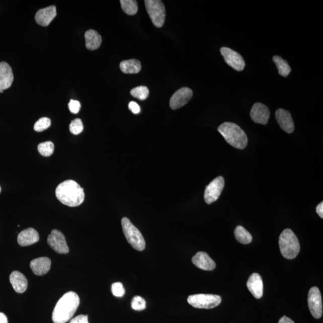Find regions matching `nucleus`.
I'll list each match as a JSON object with an SVG mask.
<instances>
[{"label": "nucleus", "mask_w": 323, "mask_h": 323, "mask_svg": "<svg viewBox=\"0 0 323 323\" xmlns=\"http://www.w3.org/2000/svg\"><path fill=\"white\" fill-rule=\"evenodd\" d=\"M120 68L125 74H137L141 70V62L137 59L126 60L120 63Z\"/></svg>", "instance_id": "5701e85b"}, {"label": "nucleus", "mask_w": 323, "mask_h": 323, "mask_svg": "<svg viewBox=\"0 0 323 323\" xmlns=\"http://www.w3.org/2000/svg\"><path fill=\"white\" fill-rule=\"evenodd\" d=\"M3 92H4V91H3L2 90H0V93L2 94V93H3Z\"/></svg>", "instance_id": "58836bf2"}, {"label": "nucleus", "mask_w": 323, "mask_h": 323, "mask_svg": "<svg viewBox=\"0 0 323 323\" xmlns=\"http://www.w3.org/2000/svg\"><path fill=\"white\" fill-rule=\"evenodd\" d=\"M281 255L287 259H294L300 252V244L295 234L290 229H285L279 237Z\"/></svg>", "instance_id": "20e7f679"}, {"label": "nucleus", "mask_w": 323, "mask_h": 323, "mask_svg": "<svg viewBox=\"0 0 323 323\" xmlns=\"http://www.w3.org/2000/svg\"><path fill=\"white\" fill-rule=\"evenodd\" d=\"M69 323H89L88 315H80L71 319Z\"/></svg>", "instance_id": "72a5a7b5"}, {"label": "nucleus", "mask_w": 323, "mask_h": 323, "mask_svg": "<svg viewBox=\"0 0 323 323\" xmlns=\"http://www.w3.org/2000/svg\"><path fill=\"white\" fill-rule=\"evenodd\" d=\"M218 131L227 143L237 149H245L248 143L246 132L235 123L224 122L218 128Z\"/></svg>", "instance_id": "7ed1b4c3"}, {"label": "nucleus", "mask_w": 323, "mask_h": 323, "mask_svg": "<svg viewBox=\"0 0 323 323\" xmlns=\"http://www.w3.org/2000/svg\"><path fill=\"white\" fill-rule=\"evenodd\" d=\"M131 306L135 311H142L146 308V302L141 296H136L132 300Z\"/></svg>", "instance_id": "7c9ffc66"}, {"label": "nucleus", "mask_w": 323, "mask_h": 323, "mask_svg": "<svg viewBox=\"0 0 323 323\" xmlns=\"http://www.w3.org/2000/svg\"><path fill=\"white\" fill-rule=\"evenodd\" d=\"M54 144L51 141L42 142L38 145V151L43 156H51L54 151Z\"/></svg>", "instance_id": "bb28decb"}, {"label": "nucleus", "mask_w": 323, "mask_h": 323, "mask_svg": "<svg viewBox=\"0 0 323 323\" xmlns=\"http://www.w3.org/2000/svg\"><path fill=\"white\" fill-rule=\"evenodd\" d=\"M193 96V91L188 88H182L176 92L171 98L170 106L173 110H177L186 105Z\"/></svg>", "instance_id": "f8f14e48"}, {"label": "nucleus", "mask_w": 323, "mask_h": 323, "mask_svg": "<svg viewBox=\"0 0 323 323\" xmlns=\"http://www.w3.org/2000/svg\"><path fill=\"white\" fill-rule=\"evenodd\" d=\"M275 118L282 129L288 134H291L294 130L292 117L289 111L279 109L275 112Z\"/></svg>", "instance_id": "4468645a"}, {"label": "nucleus", "mask_w": 323, "mask_h": 323, "mask_svg": "<svg viewBox=\"0 0 323 323\" xmlns=\"http://www.w3.org/2000/svg\"><path fill=\"white\" fill-rule=\"evenodd\" d=\"M188 302L196 308L212 309L220 305L221 298L215 294H197L189 296Z\"/></svg>", "instance_id": "0eeeda50"}, {"label": "nucleus", "mask_w": 323, "mask_h": 323, "mask_svg": "<svg viewBox=\"0 0 323 323\" xmlns=\"http://www.w3.org/2000/svg\"><path fill=\"white\" fill-rule=\"evenodd\" d=\"M51 125V120L48 118H40L35 123L34 129L36 132H42Z\"/></svg>", "instance_id": "c85d7f7f"}, {"label": "nucleus", "mask_w": 323, "mask_h": 323, "mask_svg": "<svg viewBox=\"0 0 323 323\" xmlns=\"http://www.w3.org/2000/svg\"><path fill=\"white\" fill-rule=\"evenodd\" d=\"M69 110L72 113L77 114L80 110V103L77 100H71L68 104Z\"/></svg>", "instance_id": "473e14b6"}, {"label": "nucleus", "mask_w": 323, "mask_h": 323, "mask_svg": "<svg viewBox=\"0 0 323 323\" xmlns=\"http://www.w3.org/2000/svg\"><path fill=\"white\" fill-rule=\"evenodd\" d=\"M47 243L54 251L59 254H66L69 252L68 246L64 234L58 230H52L47 237Z\"/></svg>", "instance_id": "9d476101"}, {"label": "nucleus", "mask_w": 323, "mask_h": 323, "mask_svg": "<svg viewBox=\"0 0 323 323\" xmlns=\"http://www.w3.org/2000/svg\"><path fill=\"white\" fill-rule=\"evenodd\" d=\"M86 40V47L88 50H96L101 46L102 43V38L96 31L90 30L87 31L85 34Z\"/></svg>", "instance_id": "4be33fe9"}, {"label": "nucleus", "mask_w": 323, "mask_h": 323, "mask_svg": "<svg viewBox=\"0 0 323 323\" xmlns=\"http://www.w3.org/2000/svg\"><path fill=\"white\" fill-rule=\"evenodd\" d=\"M121 223L126 239L132 248L138 251L144 250L145 248V241L140 230L128 218L123 217Z\"/></svg>", "instance_id": "39448f33"}, {"label": "nucleus", "mask_w": 323, "mask_h": 323, "mask_svg": "<svg viewBox=\"0 0 323 323\" xmlns=\"http://www.w3.org/2000/svg\"><path fill=\"white\" fill-rule=\"evenodd\" d=\"M250 116L255 123L267 125L270 116V112L268 107L264 104L256 103L250 111Z\"/></svg>", "instance_id": "ddd939ff"}, {"label": "nucleus", "mask_w": 323, "mask_h": 323, "mask_svg": "<svg viewBox=\"0 0 323 323\" xmlns=\"http://www.w3.org/2000/svg\"><path fill=\"white\" fill-rule=\"evenodd\" d=\"M69 131L74 135H78L83 131L84 125L82 120L75 119L72 120L69 126Z\"/></svg>", "instance_id": "c756f323"}, {"label": "nucleus", "mask_w": 323, "mask_h": 323, "mask_svg": "<svg viewBox=\"0 0 323 323\" xmlns=\"http://www.w3.org/2000/svg\"><path fill=\"white\" fill-rule=\"evenodd\" d=\"M316 213H317L319 217L321 218H323V202H321L320 204L317 205L316 208Z\"/></svg>", "instance_id": "c9c22d12"}, {"label": "nucleus", "mask_w": 323, "mask_h": 323, "mask_svg": "<svg viewBox=\"0 0 323 323\" xmlns=\"http://www.w3.org/2000/svg\"><path fill=\"white\" fill-rule=\"evenodd\" d=\"M122 10L126 14L134 15L138 11V4L135 0H120Z\"/></svg>", "instance_id": "a878e982"}, {"label": "nucleus", "mask_w": 323, "mask_h": 323, "mask_svg": "<svg viewBox=\"0 0 323 323\" xmlns=\"http://www.w3.org/2000/svg\"><path fill=\"white\" fill-rule=\"evenodd\" d=\"M247 286L256 299H261L264 293V284L262 278L259 274H253L249 277Z\"/></svg>", "instance_id": "dca6fc26"}, {"label": "nucleus", "mask_w": 323, "mask_h": 323, "mask_svg": "<svg viewBox=\"0 0 323 323\" xmlns=\"http://www.w3.org/2000/svg\"><path fill=\"white\" fill-rule=\"evenodd\" d=\"M39 234L33 228H28L22 230L18 236L19 245L22 247L34 245L39 240Z\"/></svg>", "instance_id": "aec40b11"}, {"label": "nucleus", "mask_w": 323, "mask_h": 323, "mask_svg": "<svg viewBox=\"0 0 323 323\" xmlns=\"http://www.w3.org/2000/svg\"><path fill=\"white\" fill-rule=\"evenodd\" d=\"M10 282L16 292L23 293L28 288V280L23 274L14 271L10 275Z\"/></svg>", "instance_id": "412c9836"}, {"label": "nucleus", "mask_w": 323, "mask_h": 323, "mask_svg": "<svg viewBox=\"0 0 323 323\" xmlns=\"http://www.w3.org/2000/svg\"><path fill=\"white\" fill-rule=\"evenodd\" d=\"M0 323H8V317L4 313L0 312Z\"/></svg>", "instance_id": "4c0bfd02"}, {"label": "nucleus", "mask_w": 323, "mask_h": 323, "mask_svg": "<svg viewBox=\"0 0 323 323\" xmlns=\"http://www.w3.org/2000/svg\"><path fill=\"white\" fill-rule=\"evenodd\" d=\"M129 109L133 113L138 114L140 112V107L137 103L134 101L130 102L128 105Z\"/></svg>", "instance_id": "f704fd0d"}, {"label": "nucleus", "mask_w": 323, "mask_h": 323, "mask_svg": "<svg viewBox=\"0 0 323 323\" xmlns=\"http://www.w3.org/2000/svg\"><path fill=\"white\" fill-rule=\"evenodd\" d=\"M278 323H295L294 322L292 319H290L289 317H287L286 316H283V317H281L279 321H278Z\"/></svg>", "instance_id": "e433bc0d"}, {"label": "nucleus", "mask_w": 323, "mask_h": 323, "mask_svg": "<svg viewBox=\"0 0 323 323\" xmlns=\"http://www.w3.org/2000/svg\"><path fill=\"white\" fill-rule=\"evenodd\" d=\"M145 5L148 15L155 27L161 28L166 20V11L160 0H145Z\"/></svg>", "instance_id": "423d86ee"}, {"label": "nucleus", "mask_w": 323, "mask_h": 323, "mask_svg": "<svg viewBox=\"0 0 323 323\" xmlns=\"http://www.w3.org/2000/svg\"><path fill=\"white\" fill-rule=\"evenodd\" d=\"M224 187V180L223 177H217L206 187L204 192V200L207 204H211L216 201L222 192Z\"/></svg>", "instance_id": "6e6552de"}, {"label": "nucleus", "mask_w": 323, "mask_h": 323, "mask_svg": "<svg viewBox=\"0 0 323 323\" xmlns=\"http://www.w3.org/2000/svg\"><path fill=\"white\" fill-rule=\"evenodd\" d=\"M273 61L278 69V73L283 77H287L291 71L290 66L287 62L279 56H274Z\"/></svg>", "instance_id": "393cba45"}, {"label": "nucleus", "mask_w": 323, "mask_h": 323, "mask_svg": "<svg viewBox=\"0 0 323 323\" xmlns=\"http://www.w3.org/2000/svg\"><path fill=\"white\" fill-rule=\"evenodd\" d=\"M131 94L132 97L137 98L139 100H146L149 95V91L146 87L140 86L132 89L131 91Z\"/></svg>", "instance_id": "cd10ccee"}, {"label": "nucleus", "mask_w": 323, "mask_h": 323, "mask_svg": "<svg viewBox=\"0 0 323 323\" xmlns=\"http://www.w3.org/2000/svg\"><path fill=\"white\" fill-rule=\"evenodd\" d=\"M220 52L223 56L224 61L231 67L237 71H241L245 69L246 63L239 53L226 47L221 48Z\"/></svg>", "instance_id": "9b49d317"}, {"label": "nucleus", "mask_w": 323, "mask_h": 323, "mask_svg": "<svg viewBox=\"0 0 323 323\" xmlns=\"http://www.w3.org/2000/svg\"><path fill=\"white\" fill-rule=\"evenodd\" d=\"M308 303L310 312L313 317L320 318L322 314V303L321 294L318 287H312L309 290Z\"/></svg>", "instance_id": "1a4fd4ad"}, {"label": "nucleus", "mask_w": 323, "mask_h": 323, "mask_svg": "<svg viewBox=\"0 0 323 323\" xmlns=\"http://www.w3.org/2000/svg\"><path fill=\"white\" fill-rule=\"evenodd\" d=\"M1 191H2V188H1V187H0V193H1Z\"/></svg>", "instance_id": "ea45409f"}, {"label": "nucleus", "mask_w": 323, "mask_h": 323, "mask_svg": "<svg viewBox=\"0 0 323 323\" xmlns=\"http://www.w3.org/2000/svg\"><path fill=\"white\" fill-rule=\"evenodd\" d=\"M112 291L113 295L116 297H122L125 293L124 287L120 282L112 284Z\"/></svg>", "instance_id": "2f4dec72"}, {"label": "nucleus", "mask_w": 323, "mask_h": 323, "mask_svg": "<svg viewBox=\"0 0 323 323\" xmlns=\"http://www.w3.org/2000/svg\"><path fill=\"white\" fill-rule=\"evenodd\" d=\"M80 304V298L74 291H68L57 302L52 312L54 323H66L72 318Z\"/></svg>", "instance_id": "f257e3e1"}, {"label": "nucleus", "mask_w": 323, "mask_h": 323, "mask_svg": "<svg viewBox=\"0 0 323 323\" xmlns=\"http://www.w3.org/2000/svg\"><path fill=\"white\" fill-rule=\"evenodd\" d=\"M56 16L55 6H49L44 9H40L37 12L35 20L38 24L41 26L47 27L50 24Z\"/></svg>", "instance_id": "a211bd4d"}, {"label": "nucleus", "mask_w": 323, "mask_h": 323, "mask_svg": "<svg viewBox=\"0 0 323 323\" xmlns=\"http://www.w3.org/2000/svg\"><path fill=\"white\" fill-rule=\"evenodd\" d=\"M57 199L62 204L70 207H77L85 199L84 189L72 180L60 183L55 191Z\"/></svg>", "instance_id": "f03ea898"}, {"label": "nucleus", "mask_w": 323, "mask_h": 323, "mask_svg": "<svg viewBox=\"0 0 323 323\" xmlns=\"http://www.w3.org/2000/svg\"><path fill=\"white\" fill-rule=\"evenodd\" d=\"M51 267V261L47 257H42L33 260L30 263V268L34 274L42 276L48 272Z\"/></svg>", "instance_id": "6ab92c4d"}, {"label": "nucleus", "mask_w": 323, "mask_h": 323, "mask_svg": "<svg viewBox=\"0 0 323 323\" xmlns=\"http://www.w3.org/2000/svg\"><path fill=\"white\" fill-rule=\"evenodd\" d=\"M236 240L243 245H248L252 241L253 237L248 230L241 226H237L234 231Z\"/></svg>", "instance_id": "b1692460"}, {"label": "nucleus", "mask_w": 323, "mask_h": 323, "mask_svg": "<svg viewBox=\"0 0 323 323\" xmlns=\"http://www.w3.org/2000/svg\"><path fill=\"white\" fill-rule=\"evenodd\" d=\"M14 74L7 62H0V90H8L14 82Z\"/></svg>", "instance_id": "f3484780"}, {"label": "nucleus", "mask_w": 323, "mask_h": 323, "mask_svg": "<svg viewBox=\"0 0 323 323\" xmlns=\"http://www.w3.org/2000/svg\"><path fill=\"white\" fill-rule=\"evenodd\" d=\"M192 262L196 267L205 271H213L216 267L215 262L207 253L200 252L193 257Z\"/></svg>", "instance_id": "2eb2a0df"}]
</instances>
